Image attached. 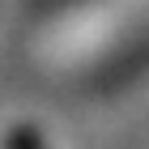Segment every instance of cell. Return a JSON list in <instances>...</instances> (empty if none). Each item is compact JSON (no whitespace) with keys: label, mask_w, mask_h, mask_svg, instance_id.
Segmentation results:
<instances>
[{"label":"cell","mask_w":149,"mask_h":149,"mask_svg":"<svg viewBox=\"0 0 149 149\" xmlns=\"http://www.w3.org/2000/svg\"><path fill=\"white\" fill-rule=\"evenodd\" d=\"M13 149H43V145H38V136H26L22 132V136H13Z\"/></svg>","instance_id":"1"}]
</instances>
